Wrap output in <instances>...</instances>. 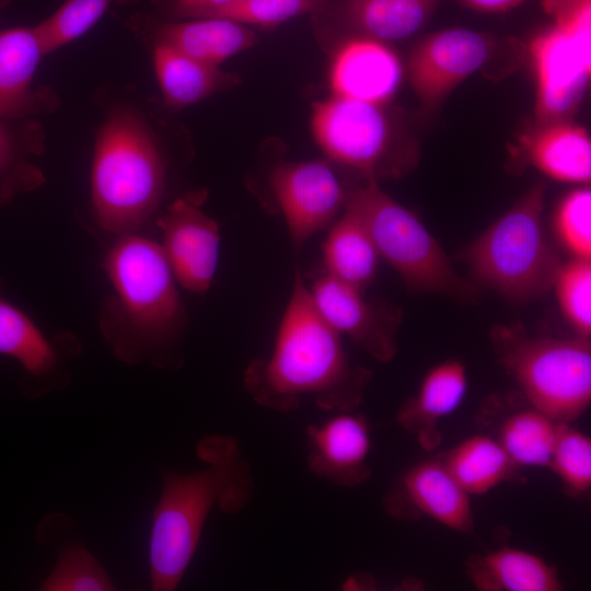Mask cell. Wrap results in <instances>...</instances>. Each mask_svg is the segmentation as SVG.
I'll return each mask as SVG.
<instances>
[{
    "label": "cell",
    "mask_w": 591,
    "mask_h": 591,
    "mask_svg": "<svg viewBox=\"0 0 591 591\" xmlns=\"http://www.w3.org/2000/svg\"><path fill=\"white\" fill-rule=\"evenodd\" d=\"M370 378V371L351 363L297 271L273 351L246 367L245 390L260 406L280 413L297 409L304 397L327 412H350L362 403Z\"/></svg>",
    "instance_id": "6da1fadb"
},
{
    "label": "cell",
    "mask_w": 591,
    "mask_h": 591,
    "mask_svg": "<svg viewBox=\"0 0 591 591\" xmlns=\"http://www.w3.org/2000/svg\"><path fill=\"white\" fill-rule=\"evenodd\" d=\"M197 455L206 464L202 470L162 473L149 544L150 581L155 591L178 587L212 509L237 513L253 498L252 470L234 438L205 437L198 442Z\"/></svg>",
    "instance_id": "7a4b0ae2"
},
{
    "label": "cell",
    "mask_w": 591,
    "mask_h": 591,
    "mask_svg": "<svg viewBox=\"0 0 591 591\" xmlns=\"http://www.w3.org/2000/svg\"><path fill=\"white\" fill-rule=\"evenodd\" d=\"M115 298L102 328L117 359L138 363L160 354L178 334L184 309L160 244L135 233L119 235L103 262Z\"/></svg>",
    "instance_id": "3957f363"
},
{
    "label": "cell",
    "mask_w": 591,
    "mask_h": 591,
    "mask_svg": "<svg viewBox=\"0 0 591 591\" xmlns=\"http://www.w3.org/2000/svg\"><path fill=\"white\" fill-rule=\"evenodd\" d=\"M166 163L144 118L130 107L113 109L100 127L91 167L96 224L111 234L135 233L158 208Z\"/></svg>",
    "instance_id": "277c9868"
},
{
    "label": "cell",
    "mask_w": 591,
    "mask_h": 591,
    "mask_svg": "<svg viewBox=\"0 0 591 591\" xmlns=\"http://www.w3.org/2000/svg\"><path fill=\"white\" fill-rule=\"evenodd\" d=\"M545 185H532L461 254L472 278L513 302L545 294L561 264L543 225Z\"/></svg>",
    "instance_id": "5b68a950"
},
{
    "label": "cell",
    "mask_w": 591,
    "mask_h": 591,
    "mask_svg": "<svg viewBox=\"0 0 591 591\" xmlns=\"http://www.w3.org/2000/svg\"><path fill=\"white\" fill-rule=\"evenodd\" d=\"M345 206L369 232L382 259L412 290L468 300L475 286L462 278L418 217L384 193L376 181L347 192Z\"/></svg>",
    "instance_id": "8992f818"
},
{
    "label": "cell",
    "mask_w": 591,
    "mask_h": 591,
    "mask_svg": "<svg viewBox=\"0 0 591 591\" xmlns=\"http://www.w3.org/2000/svg\"><path fill=\"white\" fill-rule=\"evenodd\" d=\"M493 341L501 364L522 396L557 422H572L591 403L589 338L530 337L499 327Z\"/></svg>",
    "instance_id": "52a82bcc"
},
{
    "label": "cell",
    "mask_w": 591,
    "mask_h": 591,
    "mask_svg": "<svg viewBox=\"0 0 591 591\" xmlns=\"http://www.w3.org/2000/svg\"><path fill=\"white\" fill-rule=\"evenodd\" d=\"M384 107L332 94L312 105L313 139L329 162L367 181L399 176L412 164L394 154L393 127Z\"/></svg>",
    "instance_id": "ba28073f"
},
{
    "label": "cell",
    "mask_w": 591,
    "mask_h": 591,
    "mask_svg": "<svg viewBox=\"0 0 591 591\" xmlns=\"http://www.w3.org/2000/svg\"><path fill=\"white\" fill-rule=\"evenodd\" d=\"M496 49L486 33L452 27L422 37L412 48L405 74L421 106L437 109L464 80L482 69Z\"/></svg>",
    "instance_id": "9c48e42d"
},
{
    "label": "cell",
    "mask_w": 591,
    "mask_h": 591,
    "mask_svg": "<svg viewBox=\"0 0 591 591\" xmlns=\"http://www.w3.org/2000/svg\"><path fill=\"white\" fill-rule=\"evenodd\" d=\"M269 187L296 250L334 222L347 199L328 160L282 161L270 171Z\"/></svg>",
    "instance_id": "30bf717a"
},
{
    "label": "cell",
    "mask_w": 591,
    "mask_h": 591,
    "mask_svg": "<svg viewBox=\"0 0 591 591\" xmlns=\"http://www.w3.org/2000/svg\"><path fill=\"white\" fill-rule=\"evenodd\" d=\"M529 55L535 78L533 125L570 120L591 76V60L555 26L537 33Z\"/></svg>",
    "instance_id": "8fae6325"
},
{
    "label": "cell",
    "mask_w": 591,
    "mask_h": 591,
    "mask_svg": "<svg viewBox=\"0 0 591 591\" xmlns=\"http://www.w3.org/2000/svg\"><path fill=\"white\" fill-rule=\"evenodd\" d=\"M309 291L320 314L339 335L348 336L375 360L394 359L398 349L399 311L368 301L363 291L324 271Z\"/></svg>",
    "instance_id": "7c38bea8"
},
{
    "label": "cell",
    "mask_w": 591,
    "mask_h": 591,
    "mask_svg": "<svg viewBox=\"0 0 591 591\" xmlns=\"http://www.w3.org/2000/svg\"><path fill=\"white\" fill-rule=\"evenodd\" d=\"M158 227L162 233L160 245L175 280L194 293L206 292L218 267V223L187 197L172 202Z\"/></svg>",
    "instance_id": "4fadbf2b"
},
{
    "label": "cell",
    "mask_w": 591,
    "mask_h": 591,
    "mask_svg": "<svg viewBox=\"0 0 591 591\" xmlns=\"http://www.w3.org/2000/svg\"><path fill=\"white\" fill-rule=\"evenodd\" d=\"M395 518L427 517L462 534H472L475 522L470 495L439 457L409 467L384 500Z\"/></svg>",
    "instance_id": "5bb4252c"
},
{
    "label": "cell",
    "mask_w": 591,
    "mask_h": 591,
    "mask_svg": "<svg viewBox=\"0 0 591 591\" xmlns=\"http://www.w3.org/2000/svg\"><path fill=\"white\" fill-rule=\"evenodd\" d=\"M309 471L336 486L356 487L371 474V434L368 419L357 410L334 413L306 427Z\"/></svg>",
    "instance_id": "9a60e30c"
},
{
    "label": "cell",
    "mask_w": 591,
    "mask_h": 591,
    "mask_svg": "<svg viewBox=\"0 0 591 591\" xmlns=\"http://www.w3.org/2000/svg\"><path fill=\"white\" fill-rule=\"evenodd\" d=\"M404 76L405 67L395 50L384 42L360 36L335 50L328 82L333 95L385 106Z\"/></svg>",
    "instance_id": "2e32d148"
},
{
    "label": "cell",
    "mask_w": 591,
    "mask_h": 591,
    "mask_svg": "<svg viewBox=\"0 0 591 591\" xmlns=\"http://www.w3.org/2000/svg\"><path fill=\"white\" fill-rule=\"evenodd\" d=\"M128 25L152 44L170 46L216 67L257 43L256 34L245 24L223 18L157 21L137 13Z\"/></svg>",
    "instance_id": "e0dca14e"
},
{
    "label": "cell",
    "mask_w": 591,
    "mask_h": 591,
    "mask_svg": "<svg viewBox=\"0 0 591 591\" xmlns=\"http://www.w3.org/2000/svg\"><path fill=\"white\" fill-rule=\"evenodd\" d=\"M45 56L35 25L0 31V118H32L56 106L49 88L34 85Z\"/></svg>",
    "instance_id": "ac0fdd59"
},
{
    "label": "cell",
    "mask_w": 591,
    "mask_h": 591,
    "mask_svg": "<svg viewBox=\"0 0 591 591\" xmlns=\"http://www.w3.org/2000/svg\"><path fill=\"white\" fill-rule=\"evenodd\" d=\"M477 421L518 467H547L555 441L557 421L532 406L525 398H490Z\"/></svg>",
    "instance_id": "d6986e66"
},
{
    "label": "cell",
    "mask_w": 591,
    "mask_h": 591,
    "mask_svg": "<svg viewBox=\"0 0 591 591\" xmlns=\"http://www.w3.org/2000/svg\"><path fill=\"white\" fill-rule=\"evenodd\" d=\"M466 391L464 363L444 360L426 373L417 393L401 405L396 421L416 438L422 450L431 452L442 441L440 421L460 406Z\"/></svg>",
    "instance_id": "ffe728a7"
},
{
    "label": "cell",
    "mask_w": 591,
    "mask_h": 591,
    "mask_svg": "<svg viewBox=\"0 0 591 591\" xmlns=\"http://www.w3.org/2000/svg\"><path fill=\"white\" fill-rule=\"evenodd\" d=\"M519 151L525 161L558 182L587 184L591 181V138L571 120L533 125L520 134Z\"/></svg>",
    "instance_id": "44dd1931"
},
{
    "label": "cell",
    "mask_w": 591,
    "mask_h": 591,
    "mask_svg": "<svg viewBox=\"0 0 591 591\" xmlns=\"http://www.w3.org/2000/svg\"><path fill=\"white\" fill-rule=\"evenodd\" d=\"M465 576L479 591H560L556 567L536 554L502 546L465 560Z\"/></svg>",
    "instance_id": "7402d4cb"
},
{
    "label": "cell",
    "mask_w": 591,
    "mask_h": 591,
    "mask_svg": "<svg viewBox=\"0 0 591 591\" xmlns=\"http://www.w3.org/2000/svg\"><path fill=\"white\" fill-rule=\"evenodd\" d=\"M152 61L163 101L171 108H185L239 83L235 74L163 44H152Z\"/></svg>",
    "instance_id": "603a6c76"
},
{
    "label": "cell",
    "mask_w": 591,
    "mask_h": 591,
    "mask_svg": "<svg viewBox=\"0 0 591 591\" xmlns=\"http://www.w3.org/2000/svg\"><path fill=\"white\" fill-rule=\"evenodd\" d=\"M380 259L369 232L345 206L324 241L323 271L364 292L375 278Z\"/></svg>",
    "instance_id": "cb8c5ba5"
},
{
    "label": "cell",
    "mask_w": 591,
    "mask_h": 591,
    "mask_svg": "<svg viewBox=\"0 0 591 591\" xmlns=\"http://www.w3.org/2000/svg\"><path fill=\"white\" fill-rule=\"evenodd\" d=\"M43 150L44 132L38 121L0 118V206L45 183L43 172L32 161Z\"/></svg>",
    "instance_id": "d4e9b609"
},
{
    "label": "cell",
    "mask_w": 591,
    "mask_h": 591,
    "mask_svg": "<svg viewBox=\"0 0 591 591\" xmlns=\"http://www.w3.org/2000/svg\"><path fill=\"white\" fill-rule=\"evenodd\" d=\"M440 461L471 495H483L514 477L518 466L489 434H473L445 451Z\"/></svg>",
    "instance_id": "484cf974"
},
{
    "label": "cell",
    "mask_w": 591,
    "mask_h": 591,
    "mask_svg": "<svg viewBox=\"0 0 591 591\" xmlns=\"http://www.w3.org/2000/svg\"><path fill=\"white\" fill-rule=\"evenodd\" d=\"M441 0H349L347 21L362 36L381 42L401 40L421 30Z\"/></svg>",
    "instance_id": "4316f807"
},
{
    "label": "cell",
    "mask_w": 591,
    "mask_h": 591,
    "mask_svg": "<svg viewBox=\"0 0 591 591\" xmlns=\"http://www.w3.org/2000/svg\"><path fill=\"white\" fill-rule=\"evenodd\" d=\"M0 355L15 359L33 378L49 374L58 356L36 323L0 294Z\"/></svg>",
    "instance_id": "83f0119b"
},
{
    "label": "cell",
    "mask_w": 591,
    "mask_h": 591,
    "mask_svg": "<svg viewBox=\"0 0 591 591\" xmlns=\"http://www.w3.org/2000/svg\"><path fill=\"white\" fill-rule=\"evenodd\" d=\"M137 0H66L35 25L46 56L88 33L113 4Z\"/></svg>",
    "instance_id": "f1b7e54d"
},
{
    "label": "cell",
    "mask_w": 591,
    "mask_h": 591,
    "mask_svg": "<svg viewBox=\"0 0 591 591\" xmlns=\"http://www.w3.org/2000/svg\"><path fill=\"white\" fill-rule=\"evenodd\" d=\"M551 468L565 490L571 496H581L591 488V439L571 422H557L553 444Z\"/></svg>",
    "instance_id": "f546056e"
},
{
    "label": "cell",
    "mask_w": 591,
    "mask_h": 591,
    "mask_svg": "<svg viewBox=\"0 0 591 591\" xmlns=\"http://www.w3.org/2000/svg\"><path fill=\"white\" fill-rule=\"evenodd\" d=\"M559 309L579 337L591 334V259L561 263L554 278Z\"/></svg>",
    "instance_id": "4dcf8cb0"
},
{
    "label": "cell",
    "mask_w": 591,
    "mask_h": 591,
    "mask_svg": "<svg viewBox=\"0 0 591 591\" xmlns=\"http://www.w3.org/2000/svg\"><path fill=\"white\" fill-rule=\"evenodd\" d=\"M114 584L101 564L81 545L60 551L56 566L42 582L44 591H107Z\"/></svg>",
    "instance_id": "1f68e13d"
},
{
    "label": "cell",
    "mask_w": 591,
    "mask_h": 591,
    "mask_svg": "<svg viewBox=\"0 0 591 591\" xmlns=\"http://www.w3.org/2000/svg\"><path fill=\"white\" fill-rule=\"evenodd\" d=\"M554 231L561 246L573 258L591 259V190L576 188L558 202Z\"/></svg>",
    "instance_id": "d6a6232c"
},
{
    "label": "cell",
    "mask_w": 591,
    "mask_h": 591,
    "mask_svg": "<svg viewBox=\"0 0 591 591\" xmlns=\"http://www.w3.org/2000/svg\"><path fill=\"white\" fill-rule=\"evenodd\" d=\"M327 0H232L211 18L242 24L278 25L299 15L320 10Z\"/></svg>",
    "instance_id": "836d02e7"
},
{
    "label": "cell",
    "mask_w": 591,
    "mask_h": 591,
    "mask_svg": "<svg viewBox=\"0 0 591 591\" xmlns=\"http://www.w3.org/2000/svg\"><path fill=\"white\" fill-rule=\"evenodd\" d=\"M542 5L552 25L591 60V0H543Z\"/></svg>",
    "instance_id": "e575fe53"
},
{
    "label": "cell",
    "mask_w": 591,
    "mask_h": 591,
    "mask_svg": "<svg viewBox=\"0 0 591 591\" xmlns=\"http://www.w3.org/2000/svg\"><path fill=\"white\" fill-rule=\"evenodd\" d=\"M173 20L211 18L232 0H151Z\"/></svg>",
    "instance_id": "d590c367"
},
{
    "label": "cell",
    "mask_w": 591,
    "mask_h": 591,
    "mask_svg": "<svg viewBox=\"0 0 591 591\" xmlns=\"http://www.w3.org/2000/svg\"><path fill=\"white\" fill-rule=\"evenodd\" d=\"M463 7L479 13H502L510 11L525 0H457Z\"/></svg>",
    "instance_id": "8d00e7d4"
},
{
    "label": "cell",
    "mask_w": 591,
    "mask_h": 591,
    "mask_svg": "<svg viewBox=\"0 0 591 591\" xmlns=\"http://www.w3.org/2000/svg\"><path fill=\"white\" fill-rule=\"evenodd\" d=\"M10 0H0V9L4 7L7 3H9Z\"/></svg>",
    "instance_id": "74e56055"
}]
</instances>
